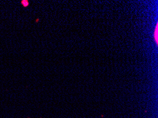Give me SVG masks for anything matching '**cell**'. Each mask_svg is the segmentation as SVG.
Listing matches in <instances>:
<instances>
[{
  "instance_id": "cell-1",
  "label": "cell",
  "mask_w": 158,
  "mask_h": 118,
  "mask_svg": "<svg viewBox=\"0 0 158 118\" xmlns=\"http://www.w3.org/2000/svg\"><path fill=\"white\" fill-rule=\"evenodd\" d=\"M153 38L155 39V43L156 45H158V23H156V26H155V31L154 33H153Z\"/></svg>"
}]
</instances>
